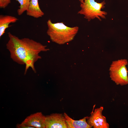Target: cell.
Wrapping results in <instances>:
<instances>
[{
  "instance_id": "cell-10",
  "label": "cell",
  "mask_w": 128,
  "mask_h": 128,
  "mask_svg": "<svg viewBox=\"0 0 128 128\" xmlns=\"http://www.w3.org/2000/svg\"><path fill=\"white\" fill-rule=\"evenodd\" d=\"M18 20L16 17L9 15H0V37L5 33L6 29L8 28L9 24L16 22Z\"/></svg>"
},
{
  "instance_id": "cell-6",
  "label": "cell",
  "mask_w": 128,
  "mask_h": 128,
  "mask_svg": "<svg viewBox=\"0 0 128 128\" xmlns=\"http://www.w3.org/2000/svg\"><path fill=\"white\" fill-rule=\"evenodd\" d=\"M45 128H68L64 114L53 113L45 116Z\"/></svg>"
},
{
  "instance_id": "cell-3",
  "label": "cell",
  "mask_w": 128,
  "mask_h": 128,
  "mask_svg": "<svg viewBox=\"0 0 128 128\" xmlns=\"http://www.w3.org/2000/svg\"><path fill=\"white\" fill-rule=\"evenodd\" d=\"M105 0L98 3L95 0H83L82 3H80L81 9L78 14L83 15L84 18L89 22L95 18L101 21V18H105L107 14L101 10L105 7Z\"/></svg>"
},
{
  "instance_id": "cell-1",
  "label": "cell",
  "mask_w": 128,
  "mask_h": 128,
  "mask_svg": "<svg viewBox=\"0 0 128 128\" xmlns=\"http://www.w3.org/2000/svg\"><path fill=\"white\" fill-rule=\"evenodd\" d=\"M8 34L9 39L6 47L11 58L17 63L25 65V74L29 68L36 73L34 64L41 58L40 53L49 50L46 46L29 38H19L10 32Z\"/></svg>"
},
{
  "instance_id": "cell-13",
  "label": "cell",
  "mask_w": 128,
  "mask_h": 128,
  "mask_svg": "<svg viewBox=\"0 0 128 128\" xmlns=\"http://www.w3.org/2000/svg\"><path fill=\"white\" fill-rule=\"evenodd\" d=\"M16 127L18 128H34L33 127L27 126L21 123L20 124H17Z\"/></svg>"
},
{
  "instance_id": "cell-4",
  "label": "cell",
  "mask_w": 128,
  "mask_h": 128,
  "mask_svg": "<svg viewBox=\"0 0 128 128\" xmlns=\"http://www.w3.org/2000/svg\"><path fill=\"white\" fill-rule=\"evenodd\" d=\"M128 61L126 59L113 61L109 69L110 77L116 85H128V71L126 66Z\"/></svg>"
},
{
  "instance_id": "cell-14",
  "label": "cell",
  "mask_w": 128,
  "mask_h": 128,
  "mask_svg": "<svg viewBox=\"0 0 128 128\" xmlns=\"http://www.w3.org/2000/svg\"><path fill=\"white\" fill-rule=\"evenodd\" d=\"M80 2V3H82L83 2V0H78Z\"/></svg>"
},
{
  "instance_id": "cell-2",
  "label": "cell",
  "mask_w": 128,
  "mask_h": 128,
  "mask_svg": "<svg viewBox=\"0 0 128 128\" xmlns=\"http://www.w3.org/2000/svg\"><path fill=\"white\" fill-rule=\"evenodd\" d=\"M48 29L47 33L52 41L59 44H63L71 41L78 33L77 26L70 27L63 22L53 23L50 19L47 22Z\"/></svg>"
},
{
  "instance_id": "cell-8",
  "label": "cell",
  "mask_w": 128,
  "mask_h": 128,
  "mask_svg": "<svg viewBox=\"0 0 128 128\" xmlns=\"http://www.w3.org/2000/svg\"><path fill=\"white\" fill-rule=\"evenodd\" d=\"M68 128H91L92 127L89 125L86 121V117L79 120H74L65 113L64 114Z\"/></svg>"
},
{
  "instance_id": "cell-7",
  "label": "cell",
  "mask_w": 128,
  "mask_h": 128,
  "mask_svg": "<svg viewBox=\"0 0 128 128\" xmlns=\"http://www.w3.org/2000/svg\"><path fill=\"white\" fill-rule=\"evenodd\" d=\"M45 118L41 112H38L27 117L21 123L34 128H45Z\"/></svg>"
},
{
  "instance_id": "cell-12",
  "label": "cell",
  "mask_w": 128,
  "mask_h": 128,
  "mask_svg": "<svg viewBox=\"0 0 128 128\" xmlns=\"http://www.w3.org/2000/svg\"><path fill=\"white\" fill-rule=\"evenodd\" d=\"M11 3V0H0V7L5 8Z\"/></svg>"
},
{
  "instance_id": "cell-5",
  "label": "cell",
  "mask_w": 128,
  "mask_h": 128,
  "mask_svg": "<svg viewBox=\"0 0 128 128\" xmlns=\"http://www.w3.org/2000/svg\"><path fill=\"white\" fill-rule=\"evenodd\" d=\"M95 105L93 106L90 116H86L87 123L94 128H109V125L102 114L103 107L101 106L94 109Z\"/></svg>"
},
{
  "instance_id": "cell-11",
  "label": "cell",
  "mask_w": 128,
  "mask_h": 128,
  "mask_svg": "<svg viewBox=\"0 0 128 128\" xmlns=\"http://www.w3.org/2000/svg\"><path fill=\"white\" fill-rule=\"evenodd\" d=\"M20 4L19 8L18 9L17 12L18 14L20 15L27 10L30 0H16Z\"/></svg>"
},
{
  "instance_id": "cell-9",
  "label": "cell",
  "mask_w": 128,
  "mask_h": 128,
  "mask_svg": "<svg viewBox=\"0 0 128 128\" xmlns=\"http://www.w3.org/2000/svg\"><path fill=\"white\" fill-rule=\"evenodd\" d=\"M38 0H30L28 8L26 11L27 15L37 18L42 16L44 12L40 9Z\"/></svg>"
}]
</instances>
